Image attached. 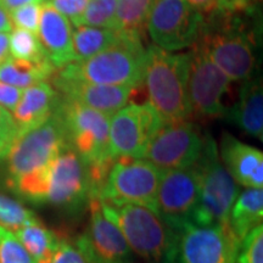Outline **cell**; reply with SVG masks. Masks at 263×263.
I'll return each mask as SVG.
<instances>
[{
	"label": "cell",
	"instance_id": "cell-17",
	"mask_svg": "<svg viewBox=\"0 0 263 263\" xmlns=\"http://www.w3.org/2000/svg\"><path fill=\"white\" fill-rule=\"evenodd\" d=\"M51 81L61 97L100 111L110 117L126 106L138 89L128 85H105L62 80L55 74Z\"/></svg>",
	"mask_w": 263,
	"mask_h": 263
},
{
	"label": "cell",
	"instance_id": "cell-22",
	"mask_svg": "<svg viewBox=\"0 0 263 263\" xmlns=\"http://www.w3.org/2000/svg\"><path fill=\"white\" fill-rule=\"evenodd\" d=\"M263 219V190L248 188L235 199L228 217V228L239 242Z\"/></svg>",
	"mask_w": 263,
	"mask_h": 263
},
{
	"label": "cell",
	"instance_id": "cell-23",
	"mask_svg": "<svg viewBox=\"0 0 263 263\" xmlns=\"http://www.w3.org/2000/svg\"><path fill=\"white\" fill-rule=\"evenodd\" d=\"M126 33L115 28L76 26L72 32L74 61L85 60L117 44Z\"/></svg>",
	"mask_w": 263,
	"mask_h": 263
},
{
	"label": "cell",
	"instance_id": "cell-33",
	"mask_svg": "<svg viewBox=\"0 0 263 263\" xmlns=\"http://www.w3.org/2000/svg\"><path fill=\"white\" fill-rule=\"evenodd\" d=\"M17 136L18 129L11 112L0 106V160L5 159Z\"/></svg>",
	"mask_w": 263,
	"mask_h": 263
},
{
	"label": "cell",
	"instance_id": "cell-25",
	"mask_svg": "<svg viewBox=\"0 0 263 263\" xmlns=\"http://www.w3.org/2000/svg\"><path fill=\"white\" fill-rule=\"evenodd\" d=\"M12 233L37 263H50L60 246L59 236L39 221L29 223Z\"/></svg>",
	"mask_w": 263,
	"mask_h": 263
},
{
	"label": "cell",
	"instance_id": "cell-37",
	"mask_svg": "<svg viewBox=\"0 0 263 263\" xmlns=\"http://www.w3.org/2000/svg\"><path fill=\"white\" fill-rule=\"evenodd\" d=\"M24 89L0 82V106L12 112L17 106Z\"/></svg>",
	"mask_w": 263,
	"mask_h": 263
},
{
	"label": "cell",
	"instance_id": "cell-24",
	"mask_svg": "<svg viewBox=\"0 0 263 263\" xmlns=\"http://www.w3.org/2000/svg\"><path fill=\"white\" fill-rule=\"evenodd\" d=\"M57 72V67L49 60L29 62L9 59L0 66V82L26 89L33 84L47 82Z\"/></svg>",
	"mask_w": 263,
	"mask_h": 263
},
{
	"label": "cell",
	"instance_id": "cell-30",
	"mask_svg": "<svg viewBox=\"0 0 263 263\" xmlns=\"http://www.w3.org/2000/svg\"><path fill=\"white\" fill-rule=\"evenodd\" d=\"M233 263H263V226H256L244 236Z\"/></svg>",
	"mask_w": 263,
	"mask_h": 263
},
{
	"label": "cell",
	"instance_id": "cell-34",
	"mask_svg": "<svg viewBox=\"0 0 263 263\" xmlns=\"http://www.w3.org/2000/svg\"><path fill=\"white\" fill-rule=\"evenodd\" d=\"M89 0H47L52 8L64 15L72 25L78 26L81 16L83 15Z\"/></svg>",
	"mask_w": 263,
	"mask_h": 263
},
{
	"label": "cell",
	"instance_id": "cell-11",
	"mask_svg": "<svg viewBox=\"0 0 263 263\" xmlns=\"http://www.w3.org/2000/svg\"><path fill=\"white\" fill-rule=\"evenodd\" d=\"M163 124V120L149 101L127 104L110 118V156L114 160L144 159L151 139Z\"/></svg>",
	"mask_w": 263,
	"mask_h": 263
},
{
	"label": "cell",
	"instance_id": "cell-35",
	"mask_svg": "<svg viewBox=\"0 0 263 263\" xmlns=\"http://www.w3.org/2000/svg\"><path fill=\"white\" fill-rule=\"evenodd\" d=\"M261 0H217V11L228 15H252Z\"/></svg>",
	"mask_w": 263,
	"mask_h": 263
},
{
	"label": "cell",
	"instance_id": "cell-40",
	"mask_svg": "<svg viewBox=\"0 0 263 263\" xmlns=\"http://www.w3.org/2000/svg\"><path fill=\"white\" fill-rule=\"evenodd\" d=\"M9 37L8 33H0V66L5 64L10 59V49H9Z\"/></svg>",
	"mask_w": 263,
	"mask_h": 263
},
{
	"label": "cell",
	"instance_id": "cell-1",
	"mask_svg": "<svg viewBox=\"0 0 263 263\" xmlns=\"http://www.w3.org/2000/svg\"><path fill=\"white\" fill-rule=\"evenodd\" d=\"M249 16L216 11L205 18L195 43L233 82L256 77L258 43L256 32L249 26Z\"/></svg>",
	"mask_w": 263,
	"mask_h": 263
},
{
	"label": "cell",
	"instance_id": "cell-41",
	"mask_svg": "<svg viewBox=\"0 0 263 263\" xmlns=\"http://www.w3.org/2000/svg\"><path fill=\"white\" fill-rule=\"evenodd\" d=\"M12 31V22L10 20V15L6 10L0 5V33H9Z\"/></svg>",
	"mask_w": 263,
	"mask_h": 263
},
{
	"label": "cell",
	"instance_id": "cell-31",
	"mask_svg": "<svg viewBox=\"0 0 263 263\" xmlns=\"http://www.w3.org/2000/svg\"><path fill=\"white\" fill-rule=\"evenodd\" d=\"M0 263H37L11 230L0 226Z\"/></svg>",
	"mask_w": 263,
	"mask_h": 263
},
{
	"label": "cell",
	"instance_id": "cell-14",
	"mask_svg": "<svg viewBox=\"0 0 263 263\" xmlns=\"http://www.w3.org/2000/svg\"><path fill=\"white\" fill-rule=\"evenodd\" d=\"M190 54L188 98L192 114L201 117L223 116V104L229 91L230 81L199 45L194 44Z\"/></svg>",
	"mask_w": 263,
	"mask_h": 263
},
{
	"label": "cell",
	"instance_id": "cell-6",
	"mask_svg": "<svg viewBox=\"0 0 263 263\" xmlns=\"http://www.w3.org/2000/svg\"><path fill=\"white\" fill-rule=\"evenodd\" d=\"M57 112L64 124L67 146L89 166L115 162L108 149L110 116L61 95Z\"/></svg>",
	"mask_w": 263,
	"mask_h": 263
},
{
	"label": "cell",
	"instance_id": "cell-8",
	"mask_svg": "<svg viewBox=\"0 0 263 263\" xmlns=\"http://www.w3.org/2000/svg\"><path fill=\"white\" fill-rule=\"evenodd\" d=\"M161 171L145 159L121 157L108 171L98 196L101 201L133 203L157 213Z\"/></svg>",
	"mask_w": 263,
	"mask_h": 263
},
{
	"label": "cell",
	"instance_id": "cell-3",
	"mask_svg": "<svg viewBox=\"0 0 263 263\" xmlns=\"http://www.w3.org/2000/svg\"><path fill=\"white\" fill-rule=\"evenodd\" d=\"M146 50L141 37L124 34L117 44L89 59L72 61L55 76L62 80L140 88L144 82Z\"/></svg>",
	"mask_w": 263,
	"mask_h": 263
},
{
	"label": "cell",
	"instance_id": "cell-32",
	"mask_svg": "<svg viewBox=\"0 0 263 263\" xmlns=\"http://www.w3.org/2000/svg\"><path fill=\"white\" fill-rule=\"evenodd\" d=\"M42 4H27L10 11V20L16 28L25 29L34 34L38 33Z\"/></svg>",
	"mask_w": 263,
	"mask_h": 263
},
{
	"label": "cell",
	"instance_id": "cell-19",
	"mask_svg": "<svg viewBox=\"0 0 263 263\" xmlns=\"http://www.w3.org/2000/svg\"><path fill=\"white\" fill-rule=\"evenodd\" d=\"M221 156L236 184L252 189H263V153L242 143L230 134L221 141Z\"/></svg>",
	"mask_w": 263,
	"mask_h": 263
},
{
	"label": "cell",
	"instance_id": "cell-12",
	"mask_svg": "<svg viewBox=\"0 0 263 263\" xmlns=\"http://www.w3.org/2000/svg\"><path fill=\"white\" fill-rule=\"evenodd\" d=\"M203 24V16L186 0H155L146 28L156 47L177 51L195 44Z\"/></svg>",
	"mask_w": 263,
	"mask_h": 263
},
{
	"label": "cell",
	"instance_id": "cell-15",
	"mask_svg": "<svg viewBox=\"0 0 263 263\" xmlns=\"http://www.w3.org/2000/svg\"><path fill=\"white\" fill-rule=\"evenodd\" d=\"M199 196L195 168L161 171L157 189V215L170 228L190 222Z\"/></svg>",
	"mask_w": 263,
	"mask_h": 263
},
{
	"label": "cell",
	"instance_id": "cell-29",
	"mask_svg": "<svg viewBox=\"0 0 263 263\" xmlns=\"http://www.w3.org/2000/svg\"><path fill=\"white\" fill-rule=\"evenodd\" d=\"M117 0H89L78 26L115 28Z\"/></svg>",
	"mask_w": 263,
	"mask_h": 263
},
{
	"label": "cell",
	"instance_id": "cell-39",
	"mask_svg": "<svg viewBox=\"0 0 263 263\" xmlns=\"http://www.w3.org/2000/svg\"><path fill=\"white\" fill-rule=\"evenodd\" d=\"M45 0H0V5L4 8L6 11L10 12L12 10L21 8V6L27 4H43Z\"/></svg>",
	"mask_w": 263,
	"mask_h": 263
},
{
	"label": "cell",
	"instance_id": "cell-5",
	"mask_svg": "<svg viewBox=\"0 0 263 263\" xmlns=\"http://www.w3.org/2000/svg\"><path fill=\"white\" fill-rule=\"evenodd\" d=\"M100 206L104 216L121 230L132 252L150 263H166L173 232L157 213L133 203L100 200Z\"/></svg>",
	"mask_w": 263,
	"mask_h": 263
},
{
	"label": "cell",
	"instance_id": "cell-36",
	"mask_svg": "<svg viewBox=\"0 0 263 263\" xmlns=\"http://www.w3.org/2000/svg\"><path fill=\"white\" fill-rule=\"evenodd\" d=\"M50 263H88V261L76 242L71 244L67 240H61Z\"/></svg>",
	"mask_w": 263,
	"mask_h": 263
},
{
	"label": "cell",
	"instance_id": "cell-7",
	"mask_svg": "<svg viewBox=\"0 0 263 263\" xmlns=\"http://www.w3.org/2000/svg\"><path fill=\"white\" fill-rule=\"evenodd\" d=\"M66 146L64 124L55 107L44 122L20 134L10 147L6 155L10 185L24 177L48 168Z\"/></svg>",
	"mask_w": 263,
	"mask_h": 263
},
{
	"label": "cell",
	"instance_id": "cell-18",
	"mask_svg": "<svg viewBox=\"0 0 263 263\" xmlns=\"http://www.w3.org/2000/svg\"><path fill=\"white\" fill-rule=\"evenodd\" d=\"M38 39L49 61L61 68L74 61L71 22L45 0L42 4Z\"/></svg>",
	"mask_w": 263,
	"mask_h": 263
},
{
	"label": "cell",
	"instance_id": "cell-38",
	"mask_svg": "<svg viewBox=\"0 0 263 263\" xmlns=\"http://www.w3.org/2000/svg\"><path fill=\"white\" fill-rule=\"evenodd\" d=\"M196 11L203 16V18L209 17L217 11V0H186Z\"/></svg>",
	"mask_w": 263,
	"mask_h": 263
},
{
	"label": "cell",
	"instance_id": "cell-9",
	"mask_svg": "<svg viewBox=\"0 0 263 263\" xmlns=\"http://www.w3.org/2000/svg\"><path fill=\"white\" fill-rule=\"evenodd\" d=\"M173 232L166 263H233L239 242L228 227H202L185 222Z\"/></svg>",
	"mask_w": 263,
	"mask_h": 263
},
{
	"label": "cell",
	"instance_id": "cell-10",
	"mask_svg": "<svg viewBox=\"0 0 263 263\" xmlns=\"http://www.w3.org/2000/svg\"><path fill=\"white\" fill-rule=\"evenodd\" d=\"M94 196L89 166L74 150L66 146L48 167L45 203L77 212L89 206Z\"/></svg>",
	"mask_w": 263,
	"mask_h": 263
},
{
	"label": "cell",
	"instance_id": "cell-2",
	"mask_svg": "<svg viewBox=\"0 0 263 263\" xmlns=\"http://www.w3.org/2000/svg\"><path fill=\"white\" fill-rule=\"evenodd\" d=\"M190 54H172L156 45L146 50L144 72L149 103L164 123L186 121L192 116L188 98Z\"/></svg>",
	"mask_w": 263,
	"mask_h": 263
},
{
	"label": "cell",
	"instance_id": "cell-26",
	"mask_svg": "<svg viewBox=\"0 0 263 263\" xmlns=\"http://www.w3.org/2000/svg\"><path fill=\"white\" fill-rule=\"evenodd\" d=\"M155 0H117L115 29L141 37Z\"/></svg>",
	"mask_w": 263,
	"mask_h": 263
},
{
	"label": "cell",
	"instance_id": "cell-13",
	"mask_svg": "<svg viewBox=\"0 0 263 263\" xmlns=\"http://www.w3.org/2000/svg\"><path fill=\"white\" fill-rule=\"evenodd\" d=\"M205 138L186 121L164 123L150 141L144 159L160 171L193 167L199 160Z\"/></svg>",
	"mask_w": 263,
	"mask_h": 263
},
{
	"label": "cell",
	"instance_id": "cell-21",
	"mask_svg": "<svg viewBox=\"0 0 263 263\" xmlns=\"http://www.w3.org/2000/svg\"><path fill=\"white\" fill-rule=\"evenodd\" d=\"M60 94L49 82H41L26 88L17 106L12 111L20 134L37 127L55 111Z\"/></svg>",
	"mask_w": 263,
	"mask_h": 263
},
{
	"label": "cell",
	"instance_id": "cell-20",
	"mask_svg": "<svg viewBox=\"0 0 263 263\" xmlns=\"http://www.w3.org/2000/svg\"><path fill=\"white\" fill-rule=\"evenodd\" d=\"M239 98L230 108H226L227 120L248 136L263 140V88L261 77L241 82Z\"/></svg>",
	"mask_w": 263,
	"mask_h": 263
},
{
	"label": "cell",
	"instance_id": "cell-4",
	"mask_svg": "<svg viewBox=\"0 0 263 263\" xmlns=\"http://www.w3.org/2000/svg\"><path fill=\"white\" fill-rule=\"evenodd\" d=\"M194 168L199 179V196L190 222L202 227H228L239 186L219 161L218 147L211 137H205L201 155Z\"/></svg>",
	"mask_w": 263,
	"mask_h": 263
},
{
	"label": "cell",
	"instance_id": "cell-16",
	"mask_svg": "<svg viewBox=\"0 0 263 263\" xmlns=\"http://www.w3.org/2000/svg\"><path fill=\"white\" fill-rule=\"evenodd\" d=\"M89 209L87 232L76 241L82 254L98 263H130L133 252L121 230L104 216L99 197L91 199Z\"/></svg>",
	"mask_w": 263,
	"mask_h": 263
},
{
	"label": "cell",
	"instance_id": "cell-27",
	"mask_svg": "<svg viewBox=\"0 0 263 263\" xmlns=\"http://www.w3.org/2000/svg\"><path fill=\"white\" fill-rule=\"evenodd\" d=\"M9 49L12 59L29 62L49 60L41 42L34 33L16 28L9 37Z\"/></svg>",
	"mask_w": 263,
	"mask_h": 263
},
{
	"label": "cell",
	"instance_id": "cell-42",
	"mask_svg": "<svg viewBox=\"0 0 263 263\" xmlns=\"http://www.w3.org/2000/svg\"><path fill=\"white\" fill-rule=\"evenodd\" d=\"M85 258H87L88 263H98V262H95V261H93V259H90V258H88V257H85Z\"/></svg>",
	"mask_w": 263,
	"mask_h": 263
},
{
	"label": "cell",
	"instance_id": "cell-28",
	"mask_svg": "<svg viewBox=\"0 0 263 263\" xmlns=\"http://www.w3.org/2000/svg\"><path fill=\"white\" fill-rule=\"evenodd\" d=\"M37 221L38 218L31 210L11 197L0 194V226L15 232Z\"/></svg>",
	"mask_w": 263,
	"mask_h": 263
}]
</instances>
